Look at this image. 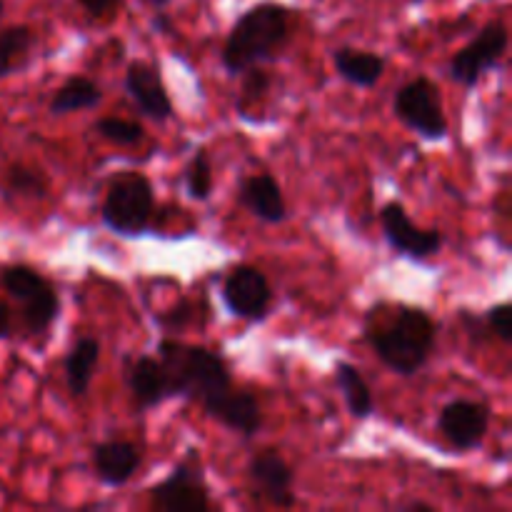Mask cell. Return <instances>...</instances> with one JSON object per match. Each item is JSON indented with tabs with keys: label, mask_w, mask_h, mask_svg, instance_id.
Instances as JSON below:
<instances>
[{
	"label": "cell",
	"mask_w": 512,
	"mask_h": 512,
	"mask_svg": "<svg viewBox=\"0 0 512 512\" xmlns=\"http://www.w3.org/2000/svg\"><path fill=\"white\" fill-rule=\"evenodd\" d=\"M365 340L385 368L410 378L428 365L438 340V325L415 305H393L390 313L370 310L365 318Z\"/></svg>",
	"instance_id": "6da1fadb"
},
{
	"label": "cell",
	"mask_w": 512,
	"mask_h": 512,
	"mask_svg": "<svg viewBox=\"0 0 512 512\" xmlns=\"http://www.w3.org/2000/svg\"><path fill=\"white\" fill-rule=\"evenodd\" d=\"M290 40V10L278 3H260L245 10L225 38L220 60L230 75L270 63Z\"/></svg>",
	"instance_id": "7a4b0ae2"
},
{
	"label": "cell",
	"mask_w": 512,
	"mask_h": 512,
	"mask_svg": "<svg viewBox=\"0 0 512 512\" xmlns=\"http://www.w3.org/2000/svg\"><path fill=\"white\" fill-rule=\"evenodd\" d=\"M155 353L168 375L170 398H188L203 405L235 385L228 360L203 345L163 338Z\"/></svg>",
	"instance_id": "3957f363"
},
{
	"label": "cell",
	"mask_w": 512,
	"mask_h": 512,
	"mask_svg": "<svg viewBox=\"0 0 512 512\" xmlns=\"http://www.w3.org/2000/svg\"><path fill=\"white\" fill-rule=\"evenodd\" d=\"M100 215L105 228L120 238L148 233L155 218V190L148 175L138 170H118L105 190Z\"/></svg>",
	"instance_id": "277c9868"
},
{
	"label": "cell",
	"mask_w": 512,
	"mask_h": 512,
	"mask_svg": "<svg viewBox=\"0 0 512 512\" xmlns=\"http://www.w3.org/2000/svg\"><path fill=\"white\" fill-rule=\"evenodd\" d=\"M0 285L20 308V320L28 335H43L58 320L60 295L48 278L30 265H8L0 273Z\"/></svg>",
	"instance_id": "5b68a950"
},
{
	"label": "cell",
	"mask_w": 512,
	"mask_h": 512,
	"mask_svg": "<svg viewBox=\"0 0 512 512\" xmlns=\"http://www.w3.org/2000/svg\"><path fill=\"white\" fill-rule=\"evenodd\" d=\"M210 505V488L195 448L185 453L163 483L150 490V508L155 512H205Z\"/></svg>",
	"instance_id": "8992f818"
},
{
	"label": "cell",
	"mask_w": 512,
	"mask_h": 512,
	"mask_svg": "<svg viewBox=\"0 0 512 512\" xmlns=\"http://www.w3.org/2000/svg\"><path fill=\"white\" fill-rule=\"evenodd\" d=\"M393 113L405 128L423 140L448 138V118L443 113V98L433 80L413 78L395 93Z\"/></svg>",
	"instance_id": "52a82bcc"
},
{
	"label": "cell",
	"mask_w": 512,
	"mask_h": 512,
	"mask_svg": "<svg viewBox=\"0 0 512 512\" xmlns=\"http://www.w3.org/2000/svg\"><path fill=\"white\" fill-rule=\"evenodd\" d=\"M505 53H508V28L500 20H493L483 25L480 33L450 58L448 78L473 90L485 73L498 68Z\"/></svg>",
	"instance_id": "ba28073f"
},
{
	"label": "cell",
	"mask_w": 512,
	"mask_h": 512,
	"mask_svg": "<svg viewBox=\"0 0 512 512\" xmlns=\"http://www.w3.org/2000/svg\"><path fill=\"white\" fill-rule=\"evenodd\" d=\"M223 303L230 315L248 323H263L273 303V288L255 265H235L223 280Z\"/></svg>",
	"instance_id": "9c48e42d"
},
{
	"label": "cell",
	"mask_w": 512,
	"mask_h": 512,
	"mask_svg": "<svg viewBox=\"0 0 512 512\" xmlns=\"http://www.w3.org/2000/svg\"><path fill=\"white\" fill-rule=\"evenodd\" d=\"M380 225H383V235L388 240L390 248L398 255L413 260H428L443 250L445 238L440 230L435 228H418L410 220L408 210L398 200H390L380 210Z\"/></svg>",
	"instance_id": "30bf717a"
},
{
	"label": "cell",
	"mask_w": 512,
	"mask_h": 512,
	"mask_svg": "<svg viewBox=\"0 0 512 512\" xmlns=\"http://www.w3.org/2000/svg\"><path fill=\"white\" fill-rule=\"evenodd\" d=\"M490 428V408L478 400H450L438 415V430L458 453L480 448Z\"/></svg>",
	"instance_id": "8fae6325"
},
{
	"label": "cell",
	"mask_w": 512,
	"mask_h": 512,
	"mask_svg": "<svg viewBox=\"0 0 512 512\" xmlns=\"http://www.w3.org/2000/svg\"><path fill=\"white\" fill-rule=\"evenodd\" d=\"M123 88L140 115L158 120V123L173 118V100L165 90L163 75H160V68L155 63L133 60L125 70Z\"/></svg>",
	"instance_id": "7c38bea8"
},
{
	"label": "cell",
	"mask_w": 512,
	"mask_h": 512,
	"mask_svg": "<svg viewBox=\"0 0 512 512\" xmlns=\"http://www.w3.org/2000/svg\"><path fill=\"white\" fill-rule=\"evenodd\" d=\"M248 480L255 498L268 500L275 508H293L295 505V473L278 450H263L255 455L248 463Z\"/></svg>",
	"instance_id": "4fadbf2b"
},
{
	"label": "cell",
	"mask_w": 512,
	"mask_h": 512,
	"mask_svg": "<svg viewBox=\"0 0 512 512\" xmlns=\"http://www.w3.org/2000/svg\"><path fill=\"white\" fill-rule=\"evenodd\" d=\"M200 408L215 423L233 430V433H240L243 438H255L263 428V413H260L258 398L250 390H238L235 385L225 393L210 398Z\"/></svg>",
	"instance_id": "5bb4252c"
},
{
	"label": "cell",
	"mask_w": 512,
	"mask_h": 512,
	"mask_svg": "<svg viewBox=\"0 0 512 512\" xmlns=\"http://www.w3.org/2000/svg\"><path fill=\"white\" fill-rule=\"evenodd\" d=\"M93 458V473L108 488H123L133 480L143 465L140 448L130 440H105L98 443L90 453Z\"/></svg>",
	"instance_id": "9a60e30c"
},
{
	"label": "cell",
	"mask_w": 512,
	"mask_h": 512,
	"mask_svg": "<svg viewBox=\"0 0 512 512\" xmlns=\"http://www.w3.org/2000/svg\"><path fill=\"white\" fill-rule=\"evenodd\" d=\"M125 383H128L130 398H133L138 413L158 408L160 403L170 400L168 375H165L158 355H138L133 363H128Z\"/></svg>",
	"instance_id": "2e32d148"
},
{
	"label": "cell",
	"mask_w": 512,
	"mask_h": 512,
	"mask_svg": "<svg viewBox=\"0 0 512 512\" xmlns=\"http://www.w3.org/2000/svg\"><path fill=\"white\" fill-rule=\"evenodd\" d=\"M238 203L263 223L278 225L288 220V203H285L280 183L270 173L248 175L240 180Z\"/></svg>",
	"instance_id": "e0dca14e"
},
{
	"label": "cell",
	"mask_w": 512,
	"mask_h": 512,
	"mask_svg": "<svg viewBox=\"0 0 512 512\" xmlns=\"http://www.w3.org/2000/svg\"><path fill=\"white\" fill-rule=\"evenodd\" d=\"M333 63L345 83L368 90L373 88V85H378V80L383 78L388 60H385L383 55L373 53V50L343 45V48L333 50Z\"/></svg>",
	"instance_id": "ac0fdd59"
},
{
	"label": "cell",
	"mask_w": 512,
	"mask_h": 512,
	"mask_svg": "<svg viewBox=\"0 0 512 512\" xmlns=\"http://www.w3.org/2000/svg\"><path fill=\"white\" fill-rule=\"evenodd\" d=\"M100 360V340L93 335H83L73 343V348L65 355V383H68V393L73 398H85L90 390V380H93L95 368Z\"/></svg>",
	"instance_id": "d6986e66"
},
{
	"label": "cell",
	"mask_w": 512,
	"mask_h": 512,
	"mask_svg": "<svg viewBox=\"0 0 512 512\" xmlns=\"http://www.w3.org/2000/svg\"><path fill=\"white\" fill-rule=\"evenodd\" d=\"M335 385L343 395L345 408L355 420H368L375 413L373 390L353 363H345V360L335 363Z\"/></svg>",
	"instance_id": "ffe728a7"
},
{
	"label": "cell",
	"mask_w": 512,
	"mask_h": 512,
	"mask_svg": "<svg viewBox=\"0 0 512 512\" xmlns=\"http://www.w3.org/2000/svg\"><path fill=\"white\" fill-rule=\"evenodd\" d=\"M103 100V90L95 80L85 78V75H70L58 90H55L53 100H50V113L53 115H68L78 113V110H93L98 108Z\"/></svg>",
	"instance_id": "44dd1931"
},
{
	"label": "cell",
	"mask_w": 512,
	"mask_h": 512,
	"mask_svg": "<svg viewBox=\"0 0 512 512\" xmlns=\"http://www.w3.org/2000/svg\"><path fill=\"white\" fill-rule=\"evenodd\" d=\"M35 35L28 25H10L0 30V80L20 68L28 60Z\"/></svg>",
	"instance_id": "7402d4cb"
},
{
	"label": "cell",
	"mask_w": 512,
	"mask_h": 512,
	"mask_svg": "<svg viewBox=\"0 0 512 512\" xmlns=\"http://www.w3.org/2000/svg\"><path fill=\"white\" fill-rule=\"evenodd\" d=\"M3 190L5 195H13V198H45L48 195V180L35 168L15 163L5 173Z\"/></svg>",
	"instance_id": "603a6c76"
},
{
	"label": "cell",
	"mask_w": 512,
	"mask_h": 512,
	"mask_svg": "<svg viewBox=\"0 0 512 512\" xmlns=\"http://www.w3.org/2000/svg\"><path fill=\"white\" fill-rule=\"evenodd\" d=\"M183 183L185 193L193 200H200V203L210 200V195H213V165H210V158L205 150H198L188 160V165L183 170Z\"/></svg>",
	"instance_id": "cb8c5ba5"
},
{
	"label": "cell",
	"mask_w": 512,
	"mask_h": 512,
	"mask_svg": "<svg viewBox=\"0 0 512 512\" xmlns=\"http://www.w3.org/2000/svg\"><path fill=\"white\" fill-rule=\"evenodd\" d=\"M95 133L108 140V143L120 145V148H133L145 138L143 125L138 120L128 118H100L95 123Z\"/></svg>",
	"instance_id": "d4e9b609"
},
{
	"label": "cell",
	"mask_w": 512,
	"mask_h": 512,
	"mask_svg": "<svg viewBox=\"0 0 512 512\" xmlns=\"http://www.w3.org/2000/svg\"><path fill=\"white\" fill-rule=\"evenodd\" d=\"M195 303H190V300H178V303L173 305V308H168L165 313H160L158 318V325L165 330V333H183V330H188L190 325L195 323Z\"/></svg>",
	"instance_id": "484cf974"
},
{
	"label": "cell",
	"mask_w": 512,
	"mask_h": 512,
	"mask_svg": "<svg viewBox=\"0 0 512 512\" xmlns=\"http://www.w3.org/2000/svg\"><path fill=\"white\" fill-rule=\"evenodd\" d=\"M485 325H488L490 335L498 338L503 345L512 343V308L510 303H498L493 308L485 310Z\"/></svg>",
	"instance_id": "4316f807"
},
{
	"label": "cell",
	"mask_w": 512,
	"mask_h": 512,
	"mask_svg": "<svg viewBox=\"0 0 512 512\" xmlns=\"http://www.w3.org/2000/svg\"><path fill=\"white\" fill-rule=\"evenodd\" d=\"M243 98L248 100V103H258V100L265 98V93L270 90V75L268 70H263L260 65H253V68L243 70Z\"/></svg>",
	"instance_id": "83f0119b"
},
{
	"label": "cell",
	"mask_w": 512,
	"mask_h": 512,
	"mask_svg": "<svg viewBox=\"0 0 512 512\" xmlns=\"http://www.w3.org/2000/svg\"><path fill=\"white\" fill-rule=\"evenodd\" d=\"M460 320H463L465 330H468L470 340H473L475 345H483V343H488V340H493V335H490L483 315H473V313H468V310H460Z\"/></svg>",
	"instance_id": "f1b7e54d"
},
{
	"label": "cell",
	"mask_w": 512,
	"mask_h": 512,
	"mask_svg": "<svg viewBox=\"0 0 512 512\" xmlns=\"http://www.w3.org/2000/svg\"><path fill=\"white\" fill-rule=\"evenodd\" d=\"M78 3H80V8L90 15V18H103V15H108L110 10L120 3V0H78Z\"/></svg>",
	"instance_id": "f546056e"
},
{
	"label": "cell",
	"mask_w": 512,
	"mask_h": 512,
	"mask_svg": "<svg viewBox=\"0 0 512 512\" xmlns=\"http://www.w3.org/2000/svg\"><path fill=\"white\" fill-rule=\"evenodd\" d=\"M13 335V310L5 300H0V340H8Z\"/></svg>",
	"instance_id": "4dcf8cb0"
},
{
	"label": "cell",
	"mask_w": 512,
	"mask_h": 512,
	"mask_svg": "<svg viewBox=\"0 0 512 512\" xmlns=\"http://www.w3.org/2000/svg\"><path fill=\"white\" fill-rule=\"evenodd\" d=\"M153 30L155 33H173V23H170V18L163 10H158V15L153 18Z\"/></svg>",
	"instance_id": "1f68e13d"
},
{
	"label": "cell",
	"mask_w": 512,
	"mask_h": 512,
	"mask_svg": "<svg viewBox=\"0 0 512 512\" xmlns=\"http://www.w3.org/2000/svg\"><path fill=\"white\" fill-rule=\"evenodd\" d=\"M405 510H433V505H428V503H408V505H405Z\"/></svg>",
	"instance_id": "d6a6232c"
},
{
	"label": "cell",
	"mask_w": 512,
	"mask_h": 512,
	"mask_svg": "<svg viewBox=\"0 0 512 512\" xmlns=\"http://www.w3.org/2000/svg\"><path fill=\"white\" fill-rule=\"evenodd\" d=\"M148 3H150V5H153V8H155V10H165V5H168V3H170V0H148Z\"/></svg>",
	"instance_id": "836d02e7"
},
{
	"label": "cell",
	"mask_w": 512,
	"mask_h": 512,
	"mask_svg": "<svg viewBox=\"0 0 512 512\" xmlns=\"http://www.w3.org/2000/svg\"><path fill=\"white\" fill-rule=\"evenodd\" d=\"M3 10H5V5H3V0H0V18H3Z\"/></svg>",
	"instance_id": "e575fe53"
}]
</instances>
